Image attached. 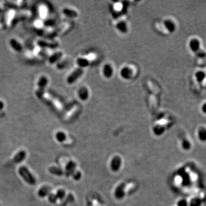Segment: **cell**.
Returning <instances> with one entry per match:
<instances>
[{
    "label": "cell",
    "instance_id": "cell-4",
    "mask_svg": "<svg viewBox=\"0 0 206 206\" xmlns=\"http://www.w3.org/2000/svg\"><path fill=\"white\" fill-rule=\"evenodd\" d=\"M82 69H80V68L76 69L68 77L67 82L69 84H72L75 82L82 75Z\"/></svg>",
    "mask_w": 206,
    "mask_h": 206
},
{
    "label": "cell",
    "instance_id": "cell-8",
    "mask_svg": "<svg viewBox=\"0 0 206 206\" xmlns=\"http://www.w3.org/2000/svg\"><path fill=\"white\" fill-rule=\"evenodd\" d=\"M165 25L166 28L170 32H173L176 29V25L175 22L171 20H167L165 21Z\"/></svg>",
    "mask_w": 206,
    "mask_h": 206
},
{
    "label": "cell",
    "instance_id": "cell-2",
    "mask_svg": "<svg viewBox=\"0 0 206 206\" xmlns=\"http://www.w3.org/2000/svg\"><path fill=\"white\" fill-rule=\"evenodd\" d=\"M189 48L192 52L196 53L201 50V41L197 38L192 39L189 42Z\"/></svg>",
    "mask_w": 206,
    "mask_h": 206
},
{
    "label": "cell",
    "instance_id": "cell-9",
    "mask_svg": "<svg viewBox=\"0 0 206 206\" xmlns=\"http://www.w3.org/2000/svg\"><path fill=\"white\" fill-rule=\"evenodd\" d=\"M39 45L41 46L48 47V48H55L57 46V43L55 42H49L48 41H39L38 42Z\"/></svg>",
    "mask_w": 206,
    "mask_h": 206
},
{
    "label": "cell",
    "instance_id": "cell-7",
    "mask_svg": "<svg viewBox=\"0 0 206 206\" xmlns=\"http://www.w3.org/2000/svg\"><path fill=\"white\" fill-rule=\"evenodd\" d=\"M206 73L203 71H198L195 73V78L197 82L202 83L206 79Z\"/></svg>",
    "mask_w": 206,
    "mask_h": 206
},
{
    "label": "cell",
    "instance_id": "cell-20",
    "mask_svg": "<svg viewBox=\"0 0 206 206\" xmlns=\"http://www.w3.org/2000/svg\"><path fill=\"white\" fill-rule=\"evenodd\" d=\"M77 63L79 65H80V67H86L88 65V61L85 59L79 58V59H78Z\"/></svg>",
    "mask_w": 206,
    "mask_h": 206
},
{
    "label": "cell",
    "instance_id": "cell-17",
    "mask_svg": "<svg viewBox=\"0 0 206 206\" xmlns=\"http://www.w3.org/2000/svg\"><path fill=\"white\" fill-rule=\"evenodd\" d=\"M104 74L106 77H109L112 74V69L111 66L107 65L104 68Z\"/></svg>",
    "mask_w": 206,
    "mask_h": 206
},
{
    "label": "cell",
    "instance_id": "cell-22",
    "mask_svg": "<svg viewBox=\"0 0 206 206\" xmlns=\"http://www.w3.org/2000/svg\"><path fill=\"white\" fill-rule=\"evenodd\" d=\"M87 92H86V90H85V89H82L80 91V93H79V95H80V97H81L82 99H85L86 97H87Z\"/></svg>",
    "mask_w": 206,
    "mask_h": 206
},
{
    "label": "cell",
    "instance_id": "cell-28",
    "mask_svg": "<svg viewBox=\"0 0 206 206\" xmlns=\"http://www.w3.org/2000/svg\"></svg>",
    "mask_w": 206,
    "mask_h": 206
},
{
    "label": "cell",
    "instance_id": "cell-18",
    "mask_svg": "<svg viewBox=\"0 0 206 206\" xmlns=\"http://www.w3.org/2000/svg\"><path fill=\"white\" fill-rule=\"evenodd\" d=\"M182 147L185 150H189L191 147V144L187 139H184L182 141Z\"/></svg>",
    "mask_w": 206,
    "mask_h": 206
},
{
    "label": "cell",
    "instance_id": "cell-5",
    "mask_svg": "<svg viewBox=\"0 0 206 206\" xmlns=\"http://www.w3.org/2000/svg\"><path fill=\"white\" fill-rule=\"evenodd\" d=\"M26 152L24 151H21L15 155L13 159V162L16 163H20L26 158Z\"/></svg>",
    "mask_w": 206,
    "mask_h": 206
},
{
    "label": "cell",
    "instance_id": "cell-21",
    "mask_svg": "<svg viewBox=\"0 0 206 206\" xmlns=\"http://www.w3.org/2000/svg\"><path fill=\"white\" fill-rule=\"evenodd\" d=\"M57 199H62L64 198V196H65V191H63V190H58L56 194Z\"/></svg>",
    "mask_w": 206,
    "mask_h": 206
},
{
    "label": "cell",
    "instance_id": "cell-26",
    "mask_svg": "<svg viewBox=\"0 0 206 206\" xmlns=\"http://www.w3.org/2000/svg\"><path fill=\"white\" fill-rule=\"evenodd\" d=\"M40 10H41L40 13H41V16L45 17V16H46V9H45V8H44V7H42L41 9H40Z\"/></svg>",
    "mask_w": 206,
    "mask_h": 206
},
{
    "label": "cell",
    "instance_id": "cell-16",
    "mask_svg": "<svg viewBox=\"0 0 206 206\" xmlns=\"http://www.w3.org/2000/svg\"><path fill=\"white\" fill-rule=\"evenodd\" d=\"M56 138L58 141L63 142L65 140L66 135L63 132H58L56 135Z\"/></svg>",
    "mask_w": 206,
    "mask_h": 206
},
{
    "label": "cell",
    "instance_id": "cell-27",
    "mask_svg": "<svg viewBox=\"0 0 206 206\" xmlns=\"http://www.w3.org/2000/svg\"><path fill=\"white\" fill-rule=\"evenodd\" d=\"M3 107V103H2L1 101H0V109H2Z\"/></svg>",
    "mask_w": 206,
    "mask_h": 206
},
{
    "label": "cell",
    "instance_id": "cell-12",
    "mask_svg": "<svg viewBox=\"0 0 206 206\" xmlns=\"http://www.w3.org/2000/svg\"><path fill=\"white\" fill-rule=\"evenodd\" d=\"M63 13L65 15L69 17H75L78 16L76 12L74 10L69 9H65L63 10Z\"/></svg>",
    "mask_w": 206,
    "mask_h": 206
},
{
    "label": "cell",
    "instance_id": "cell-19",
    "mask_svg": "<svg viewBox=\"0 0 206 206\" xmlns=\"http://www.w3.org/2000/svg\"><path fill=\"white\" fill-rule=\"evenodd\" d=\"M57 199V198L56 196V195L54 194H50L49 193L48 195V200L50 203H54L56 202Z\"/></svg>",
    "mask_w": 206,
    "mask_h": 206
},
{
    "label": "cell",
    "instance_id": "cell-10",
    "mask_svg": "<svg viewBox=\"0 0 206 206\" xmlns=\"http://www.w3.org/2000/svg\"><path fill=\"white\" fill-rule=\"evenodd\" d=\"M50 192V188L48 187H42L38 191V195L39 196L44 198L46 195H48Z\"/></svg>",
    "mask_w": 206,
    "mask_h": 206
},
{
    "label": "cell",
    "instance_id": "cell-1",
    "mask_svg": "<svg viewBox=\"0 0 206 206\" xmlns=\"http://www.w3.org/2000/svg\"><path fill=\"white\" fill-rule=\"evenodd\" d=\"M18 173L20 176L24 179V180L26 181L29 184L34 185L36 184V178L25 167H21L18 169Z\"/></svg>",
    "mask_w": 206,
    "mask_h": 206
},
{
    "label": "cell",
    "instance_id": "cell-13",
    "mask_svg": "<svg viewBox=\"0 0 206 206\" xmlns=\"http://www.w3.org/2000/svg\"><path fill=\"white\" fill-rule=\"evenodd\" d=\"M62 56V53L61 52H57L54 54H53L50 58H49V62L50 63H54L56 62L58 59H59Z\"/></svg>",
    "mask_w": 206,
    "mask_h": 206
},
{
    "label": "cell",
    "instance_id": "cell-6",
    "mask_svg": "<svg viewBox=\"0 0 206 206\" xmlns=\"http://www.w3.org/2000/svg\"><path fill=\"white\" fill-rule=\"evenodd\" d=\"M198 136L199 139L202 141H206V128L205 126H200L198 130Z\"/></svg>",
    "mask_w": 206,
    "mask_h": 206
},
{
    "label": "cell",
    "instance_id": "cell-24",
    "mask_svg": "<svg viewBox=\"0 0 206 206\" xmlns=\"http://www.w3.org/2000/svg\"><path fill=\"white\" fill-rule=\"evenodd\" d=\"M196 56L199 57V58H205L206 56V53L205 52H204L203 50H200L199 51H198L196 53Z\"/></svg>",
    "mask_w": 206,
    "mask_h": 206
},
{
    "label": "cell",
    "instance_id": "cell-15",
    "mask_svg": "<svg viewBox=\"0 0 206 206\" xmlns=\"http://www.w3.org/2000/svg\"><path fill=\"white\" fill-rule=\"evenodd\" d=\"M10 44L13 48L16 51H20L22 49V47L20 44L15 40H12L10 41Z\"/></svg>",
    "mask_w": 206,
    "mask_h": 206
},
{
    "label": "cell",
    "instance_id": "cell-3",
    "mask_svg": "<svg viewBox=\"0 0 206 206\" xmlns=\"http://www.w3.org/2000/svg\"><path fill=\"white\" fill-rule=\"evenodd\" d=\"M48 82L47 79L45 77H42L40 79L38 83V89L36 91V95L39 97L42 96L45 86L46 85Z\"/></svg>",
    "mask_w": 206,
    "mask_h": 206
},
{
    "label": "cell",
    "instance_id": "cell-25",
    "mask_svg": "<svg viewBox=\"0 0 206 206\" xmlns=\"http://www.w3.org/2000/svg\"><path fill=\"white\" fill-rule=\"evenodd\" d=\"M201 111L203 114H206V102L202 104L201 107Z\"/></svg>",
    "mask_w": 206,
    "mask_h": 206
},
{
    "label": "cell",
    "instance_id": "cell-23",
    "mask_svg": "<svg viewBox=\"0 0 206 206\" xmlns=\"http://www.w3.org/2000/svg\"><path fill=\"white\" fill-rule=\"evenodd\" d=\"M177 205V206H188V203L186 199H183L178 201Z\"/></svg>",
    "mask_w": 206,
    "mask_h": 206
},
{
    "label": "cell",
    "instance_id": "cell-14",
    "mask_svg": "<svg viewBox=\"0 0 206 206\" xmlns=\"http://www.w3.org/2000/svg\"><path fill=\"white\" fill-rule=\"evenodd\" d=\"M48 170L51 173H52L53 175H61L63 173V172L60 169H59L57 167H50L49 168Z\"/></svg>",
    "mask_w": 206,
    "mask_h": 206
},
{
    "label": "cell",
    "instance_id": "cell-11",
    "mask_svg": "<svg viewBox=\"0 0 206 206\" xmlns=\"http://www.w3.org/2000/svg\"><path fill=\"white\" fill-rule=\"evenodd\" d=\"M202 200L200 198H194L191 199L189 206H202Z\"/></svg>",
    "mask_w": 206,
    "mask_h": 206
}]
</instances>
